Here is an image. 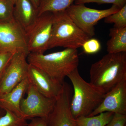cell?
<instances>
[{
    "mask_svg": "<svg viewBox=\"0 0 126 126\" xmlns=\"http://www.w3.org/2000/svg\"><path fill=\"white\" fill-rule=\"evenodd\" d=\"M90 79L89 83L105 94L126 79V52L108 53L93 63Z\"/></svg>",
    "mask_w": 126,
    "mask_h": 126,
    "instance_id": "obj_1",
    "label": "cell"
},
{
    "mask_svg": "<svg viewBox=\"0 0 126 126\" xmlns=\"http://www.w3.org/2000/svg\"><path fill=\"white\" fill-rule=\"evenodd\" d=\"M27 60L61 84L65 77L78 68L79 61L77 49L70 48L46 54L30 53Z\"/></svg>",
    "mask_w": 126,
    "mask_h": 126,
    "instance_id": "obj_2",
    "label": "cell"
},
{
    "mask_svg": "<svg viewBox=\"0 0 126 126\" xmlns=\"http://www.w3.org/2000/svg\"><path fill=\"white\" fill-rule=\"evenodd\" d=\"M73 88L70 110L74 119L88 116L99 106L105 96L101 92L81 77L78 68L67 76Z\"/></svg>",
    "mask_w": 126,
    "mask_h": 126,
    "instance_id": "obj_3",
    "label": "cell"
},
{
    "mask_svg": "<svg viewBox=\"0 0 126 126\" xmlns=\"http://www.w3.org/2000/svg\"><path fill=\"white\" fill-rule=\"evenodd\" d=\"M53 13V26L48 49L59 47L77 49L90 38L75 24L65 10Z\"/></svg>",
    "mask_w": 126,
    "mask_h": 126,
    "instance_id": "obj_4",
    "label": "cell"
},
{
    "mask_svg": "<svg viewBox=\"0 0 126 126\" xmlns=\"http://www.w3.org/2000/svg\"><path fill=\"white\" fill-rule=\"evenodd\" d=\"M120 9L114 5L109 9L100 10L86 7L85 4H73L65 11L75 24L92 38L95 35L94 26L98 22Z\"/></svg>",
    "mask_w": 126,
    "mask_h": 126,
    "instance_id": "obj_5",
    "label": "cell"
},
{
    "mask_svg": "<svg viewBox=\"0 0 126 126\" xmlns=\"http://www.w3.org/2000/svg\"><path fill=\"white\" fill-rule=\"evenodd\" d=\"M53 13L39 16L34 24L25 33L29 53L44 54L48 49L52 33Z\"/></svg>",
    "mask_w": 126,
    "mask_h": 126,
    "instance_id": "obj_6",
    "label": "cell"
},
{
    "mask_svg": "<svg viewBox=\"0 0 126 126\" xmlns=\"http://www.w3.org/2000/svg\"><path fill=\"white\" fill-rule=\"evenodd\" d=\"M29 54L18 52L13 54L0 76V96L10 92L27 78Z\"/></svg>",
    "mask_w": 126,
    "mask_h": 126,
    "instance_id": "obj_7",
    "label": "cell"
},
{
    "mask_svg": "<svg viewBox=\"0 0 126 126\" xmlns=\"http://www.w3.org/2000/svg\"><path fill=\"white\" fill-rule=\"evenodd\" d=\"M26 98L21 99L20 108L26 119L35 118H46L52 111L56 98L43 95L29 83Z\"/></svg>",
    "mask_w": 126,
    "mask_h": 126,
    "instance_id": "obj_8",
    "label": "cell"
},
{
    "mask_svg": "<svg viewBox=\"0 0 126 126\" xmlns=\"http://www.w3.org/2000/svg\"><path fill=\"white\" fill-rule=\"evenodd\" d=\"M29 54L25 33L14 19L0 23V52Z\"/></svg>",
    "mask_w": 126,
    "mask_h": 126,
    "instance_id": "obj_9",
    "label": "cell"
},
{
    "mask_svg": "<svg viewBox=\"0 0 126 126\" xmlns=\"http://www.w3.org/2000/svg\"><path fill=\"white\" fill-rule=\"evenodd\" d=\"M64 82L52 111L46 118L47 126H77L70 110L72 91Z\"/></svg>",
    "mask_w": 126,
    "mask_h": 126,
    "instance_id": "obj_10",
    "label": "cell"
},
{
    "mask_svg": "<svg viewBox=\"0 0 126 126\" xmlns=\"http://www.w3.org/2000/svg\"><path fill=\"white\" fill-rule=\"evenodd\" d=\"M105 112L126 115V79L106 93L101 103L88 117Z\"/></svg>",
    "mask_w": 126,
    "mask_h": 126,
    "instance_id": "obj_11",
    "label": "cell"
},
{
    "mask_svg": "<svg viewBox=\"0 0 126 126\" xmlns=\"http://www.w3.org/2000/svg\"><path fill=\"white\" fill-rule=\"evenodd\" d=\"M27 78L36 90L48 97L56 98L62 90L63 83H60L43 70L29 63Z\"/></svg>",
    "mask_w": 126,
    "mask_h": 126,
    "instance_id": "obj_12",
    "label": "cell"
},
{
    "mask_svg": "<svg viewBox=\"0 0 126 126\" xmlns=\"http://www.w3.org/2000/svg\"><path fill=\"white\" fill-rule=\"evenodd\" d=\"M29 83L28 79L26 78L10 92L0 95V108L5 111H10L18 116L25 119L21 110L20 104Z\"/></svg>",
    "mask_w": 126,
    "mask_h": 126,
    "instance_id": "obj_13",
    "label": "cell"
},
{
    "mask_svg": "<svg viewBox=\"0 0 126 126\" xmlns=\"http://www.w3.org/2000/svg\"><path fill=\"white\" fill-rule=\"evenodd\" d=\"M38 16V9L30 0H16L13 17L25 33L33 26Z\"/></svg>",
    "mask_w": 126,
    "mask_h": 126,
    "instance_id": "obj_14",
    "label": "cell"
},
{
    "mask_svg": "<svg viewBox=\"0 0 126 126\" xmlns=\"http://www.w3.org/2000/svg\"><path fill=\"white\" fill-rule=\"evenodd\" d=\"M110 38L107 44L108 53L126 52V27H113L110 30Z\"/></svg>",
    "mask_w": 126,
    "mask_h": 126,
    "instance_id": "obj_15",
    "label": "cell"
},
{
    "mask_svg": "<svg viewBox=\"0 0 126 126\" xmlns=\"http://www.w3.org/2000/svg\"><path fill=\"white\" fill-rule=\"evenodd\" d=\"M113 113L105 112L93 116H82L75 119L77 126H106L110 121Z\"/></svg>",
    "mask_w": 126,
    "mask_h": 126,
    "instance_id": "obj_16",
    "label": "cell"
},
{
    "mask_svg": "<svg viewBox=\"0 0 126 126\" xmlns=\"http://www.w3.org/2000/svg\"><path fill=\"white\" fill-rule=\"evenodd\" d=\"M75 0H40L38 10V16L46 12L52 13L65 11Z\"/></svg>",
    "mask_w": 126,
    "mask_h": 126,
    "instance_id": "obj_17",
    "label": "cell"
},
{
    "mask_svg": "<svg viewBox=\"0 0 126 126\" xmlns=\"http://www.w3.org/2000/svg\"><path fill=\"white\" fill-rule=\"evenodd\" d=\"M107 24H113V27L122 28L126 27V4L119 10L104 18Z\"/></svg>",
    "mask_w": 126,
    "mask_h": 126,
    "instance_id": "obj_18",
    "label": "cell"
},
{
    "mask_svg": "<svg viewBox=\"0 0 126 126\" xmlns=\"http://www.w3.org/2000/svg\"><path fill=\"white\" fill-rule=\"evenodd\" d=\"M5 113L0 117V126H27V119L18 116L9 110H5Z\"/></svg>",
    "mask_w": 126,
    "mask_h": 126,
    "instance_id": "obj_19",
    "label": "cell"
},
{
    "mask_svg": "<svg viewBox=\"0 0 126 126\" xmlns=\"http://www.w3.org/2000/svg\"><path fill=\"white\" fill-rule=\"evenodd\" d=\"M15 2L13 0H0V23L14 19L13 11Z\"/></svg>",
    "mask_w": 126,
    "mask_h": 126,
    "instance_id": "obj_20",
    "label": "cell"
},
{
    "mask_svg": "<svg viewBox=\"0 0 126 126\" xmlns=\"http://www.w3.org/2000/svg\"><path fill=\"white\" fill-rule=\"evenodd\" d=\"M83 52L88 54L97 53L101 50V45L98 40L94 38H90L82 45Z\"/></svg>",
    "mask_w": 126,
    "mask_h": 126,
    "instance_id": "obj_21",
    "label": "cell"
},
{
    "mask_svg": "<svg viewBox=\"0 0 126 126\" xmlns=\"http://www.w3.org/2000/svg\"><path fill=\"white\" fill-rule=\"evenodd\" d=\"M74 2L76 4L89 3H96L99 5L112 4L120 8L126 4V0H75Z\"/></svg>",
    "mask_w": 126,
    "mask_h": 126,
    "instance_id": "obj_22",
    "label": "cell"
},
{
    "mask_svg": "<svg viewBox=\"0 0 126 126\" xmlns=\"http://www.w3.org/2000/svg\"><path fill=\"white\" fill-rule=\"evenodd\" d=\"M126 115L114 113L112 119L106 126H125Z\"/></svg>",
    "mask_w": 126,
    "mask_h": 126,
    "instance_id": "obj_23",
    "label": "cell"
},
{
    "mask_svg": "<svg viewBox=\"0 0 126 126\" xmlns=\"http://www.w3.org/2000/svg\"><path fill=\"white\" fill-rule=\"evenodd\" d=\"M14 54L0 52V76Z\"/></svg>",
    "mask_w": 126,
    "mask_h": 126,
    "instance_id": "obj_24",
    "label": "cell"
},
{
    "mask_svg": "<svg viewBox=\"0 0 126 126\" xmlns=\"http://www.w3.org/2000/svg\"><path fill=\"white\" fill-rule=\"evenodd\" d=\"M31 123L33 126H47L45 118H33Z\"/></svg>",
    "mask_w": 126,
    "mask_h": 126,
    "instance_id": "obj_25",
    "label": "cell"
},
{
    "mask_svg": "<svg viewBox=\"0 0 126 126\" xmlns=\"http://www.w3.org/2000/svg\"><path fill=\"white\" fill-rule=\"evenodd\" d=\"M30 0L32 2L34 6L36 7V9H38L40 0Z\"/></svg>",
    "mask_w": 126,
    "mask_h": 126,
    "instance_id": "obj_26",
    "label": "cell"
},
{
    "mask_svg": "<svg viewBox=\"0 0 126 126\" xmlns=\"http://www.w3.org/2000/svg\"><path fill=\"white\" fill-rule=\"evenodd\" d=\"M27 126H32V124H31V123H30L29 124H28V125H27Z\"/></svg>",
    "mask_w": 126,
    "mask_h": 126,
    "instance_id": "obj_27",
    "label": "cell"
},
{
    "mask_svg": "<svg viewBox=\"0 0 126 126\" xmlns=\"http://www.w3.org/2000/svg\"><path fill=\"white\" fill-rule=\"evenodd\" d=\"M13 1H14V2H15L16 1V0H13Z\"/></svg>",
    "mask_w": 126,
    "mask_h": 126,
    "instance_id": "obj_28",
    "label": "cell"
},
{
    "mask_svg": "<svg viewBox=\"0 0 126 126\" xmlns=\"http://www.w3.org/2000/svg\"></svg>",
    "mask_w": 126,
    "mask_h": 126,
    "instance_id": "obj_29",
    "label": "cell"
}]
</instances>
